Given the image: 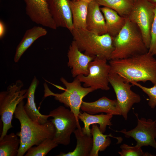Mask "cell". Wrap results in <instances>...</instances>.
<instances>
[{"instance_id":"6da1fadb","label":"cell","mask_w":156,"mask_h":156,"mask_svg":"<svg viewBox=\"0 0 156 156\" xmlns=\"http://www.w3.org/2000/svg\"><path fill=\"white\" fill-rule=\"evenodd\" d=\"M148 52L127 58L111 60L110 72L116 73L126 82L150 81L156 84V59Z\"/></svg>"},{"instance_id":"7a4b0ae2","label":"cell","mask_w":156,"mask_h":156,"mask_svg":"<svg viewBox=\"0 0 156 156\" xmlns=\"http://www.w3.org/2000/svg\"><path fill=\"white\" fill-rule=\"evenodd\" d=\"M24 104L23 100L18 104L14 114L21 125L20 131L17 134L20 140L17 156H23L30 147L47 138L53 139L55 132L54 125L51 119L43 124L36 122L26 113Z\"/></svg>"},{"instance_id":"3957f363","label":"cell","mask_w":156,"mask_h":156,"mask_svg":"<svg viewBox=\"0 0 156 156\" xmlns=\"http://www.w3.org/2000/svg\"><path fill=\"white\" fill-rule=\"evenodd\" d=\"M113 40L114 49L111 60L127 58L148 51L140 30L127 17L125 25Z\"/></svg>"},{"instance_id":"277c9868","label":"cell","mask_w":156,"mask_h":156,"mask_svg":"<svg viewBox=\"0 0 156 156\" xmlns=\"http://www.w3.org/2000/svg\"><path fill=\"white\" fill-rule=\"evenodd\" d=\"M70 32L81 51L94 58L111 60L114 47L113 38L109 34L99 35L86 29L74 28Z\"/></svg>"},{"instance_id":"5b68a950","label":"cell","mask_w":156,"mask_h":156,"mask_svg":"<svg viewBox=\"0 0 156 156\" xmlns=\"http://www.w3.org/2000/svg\"><path fill=\"white\" fill-rule=\"evenodd\" d=\"M65 86L64 91L60 94L55 93L51 91L47 84H44V97L49 96H54L55 100L69 107L74 114L78 125L80 126L78 116L80 113V109L83 98L89 93L95 90L90 87H83L80 81L77 78L72 82L68 81L62 77L60 79Z\"/></svg>"},{"instance_id":"8992f818","label":"cell","mask_w":156,"mask_h":156,"mask_svg":"<svg viewBox=\"0 0 156 156\" xmlns=\"http://www.w3.org/2000/svg\"><path fill=\"white\" fill-rule=\"evenodd\" d=\"M23 86L21 80L9 85L6 91L0 93V115L3 123V129L0 140L13 127L12 121L18 104L26 98L27 89H22Z\"/></svg>"},{"instance_id":"52a82bcc","label":"cell","mask_w":156,"mask_h":156,"mask_svg":"<svg viewBox=\"0 0 156 156\" xmlns=\"http://www.w3.org/2000/svg\"><path fill=\"white\" fill-rule=\"evenodd\" d=\"M55 127L53 141L58 144L67 146L70 142V136L76 128L81 129L74 114L62 106L51 111L49 114Z\"/></svg>"},{"instance_id":"ba28073f","label":"cell","mask_w":156,"mask_h":156,"mask_svg":"<svg viewBox=\"0 0 156 156\" xmlns=\"http://www.w3.org/2000/svg\"><path fill=\"white\" fill-rule=\"evenodd\" d=\"M155 8L147 0H137L127 16L140 30L148 49L151 41V31L155 16Z\"/></svg>"},{"instance_id":"9c48e42d","label":"cell","mask_w":156,"mask_h":156,"mask_svg":"<svg viewBox=\"0 0 156 156\" xmlns=\"http://www.w3.org/2000/svg\"><path fill=\"white\" fill-rule=\"evenodd\" d=\"M107 61L105 58L95 57L89 64V74L87 75H80L76 78L83 83L85 87H90L95 90H109L108 78L111 68Z\"/></svg>"},{"instance_id":"30bf717a","label":"cell","mask_w":156,"mask_h":156,"mask_svg":"<svg viewBox=\"0 0 156 156\" xmlns=\"http://www.w3.org/2000/svg\"><path fill=\"white\" fill-rule=\"evenodd\" d=\"M108 79L115 93L121 115L126 120L133 105L140 102V96L131 90V83L125 81L118 74L110 72Z\"/></svg>"},{"instance_id":"8fae6325","label":"cell","mask_w":156,"mask_h":156,"mask_svg":"<svg viewBox=\"0 0 156 156\" xmlns=\"http://www.w3.org/2000/svg\"><path fill=\"white\" fill-rule=\"evenodd\" d=\"M135 114L137 119V124L135 128L129 131L123 129L116 131L123 133L127 138H133L136 144L142 147L150 146L156 150V120L142 117L140 119L138 114Z\"/></svg>"},{"instance_id":"7c38bea8","label":"cell","mask_w":156,"mask_h":156,"mask_svg":"<svg viewBox=\"0 0 156 156\" xmlns=\"http://www.w3.org/2000/svg\"><path fill=\"white\" fill-rule=\"evenodd\" d=\"M26 14L37 24L53 29L57 28L50 12L47 0H24Z\"/></svg>"},{"instance_id":"4fadbf2b","label":"cell","mask_w":156,"mask_h":156,"mask_svg":"<svg viewBox=\"0 0 156 156\" xmlns=\"http://www.w3.org/2000/svg\"><path fill=\"white\" fill-rule=\"evenodd\" d=\"M50 12L57 27L73 28L70 0H47Z\"/></svg>"},{"instance_id":"5bb4252c","label":"cell","mask_w":156,"mask_h":156,"mask_svg":"<svg viewBox=\"0 0 156 156\" xmlns=\"http://www.w3.org/2000/svg\"><path fill=\"white\" fill-rule=\"evenodd\" d=\"M67 56V65L71 69L73 77L82 75H87L89 74V64L94 58L82 53L74 40L69 47Z\"/></svg>"},{"instance_id":"9a60e30c","label":"cell","mask_w":156,"mask_h":156,"mask_svg":"<svg viewBox=\"0 0 156 156\" xmlns=\"http://www.w3.org/2000/svg\"><path fill=\"white\" fill-rule=\"evenodd\" d=\"M81 109L90 114L105 113L113 115H121L116 99H110L105 96L93 102L83 101Z\"/></svg>"},{"instance_id":"2e32d148","label":"cell","mask_w":156,"mask_h":156,"mask_svg":"<svg viewBox=\"0 0 156 156\" xmlns=\"http://www.w3.org/2000/svg\"><path fill=\"white\" fill-rule=\"evenodd\" d=\"M100 5L96 0L89 3L86 20V28L99 35L107 33L105 20Z\"/></svg>"},{"instance_id":"e0dca14e","label":"cell","mask_w":156,"mask_h":156,"mask_svg":"<svg viewBox=\"0 0 156 156\" xmlns=\"http://www.w3.org/2000/svg\"><path fill=\"white\" fill-rule=\"evenodd\" d=\"M38 83V80L34 76L27 89V101L24 107L26 113L30 118L36 122L43 124L48 121V118L50 116L49 114H41L36 108L35 102V93Z\"/></svg>"},{"instance_id":"ac0fdd59","label":"cell","mask_w":156,"mask_h":156,"mask_svg":"<svg viewBox=\"0 0 156 156\" xmlns=\"http://www.w3.org/2000/svg\"><path fill=\"white\" fill-rule=\"evenodd\" d=\"M113 115L103 113L99 115L90 114L85 112H80L79 114V119L83 122L84 127L82 128L83 132L88 135L91 134L90 126L94 124L99 125V128L101 131L104 133L107 126L112 125L111 122Z\"/></svg>"},{"instance_id":"d6986e66","label":"cell","mask_w":156,"mask_h":156,"mask_svg":"<svg viewBox=\"0 0 156 156\" xmlns=\"http://www.w3.org/2000/svg\"><path fill=\"white\" fill-rule=\"evenodd\" d=\"M77 140L75 149L67 153L61 152L57 156H90L93 146L92 134L88 135L83 132L82 128H77L74 132Z\"/></svg>"},{"instance_id":"ffe728a7","label":"cell","mask_w":156,"mask_h":156,"mask_svg":"<svg viewBox=\"0 0 156 156\" xmlns=\"http://www.w3.org/2000/svg\"><path fill=\"white\" fill-rule=\"evenodd\" d=\"M47 34L45 29L40 26H35L27 30L16 48L14 57V62L16 63L19 61L23 53L35 40Z\"/></svg>"},{"instance_id":"44dd1931","label":"cell","mask_w":156,"mask_h":156,"mask_svg":"<svg viewBox=\"0 0 156 156\" xmlns=\"http://www.w3.org/2000/svg\"><path fill=\"white\" fill-rule=\"evenodd\" d=\"M100 10L104 17L107 33L112 38L115 37L125 25L127 17L121 16L107 7L101 8Z\"/></svg>"},{"instance_id":"7402d4cb","label":"cell","mask_w":156,"mask_h":156,"mask_svg":"<svg viewBox=\"0 0 156 156\" xmlns=\"http://www.w3.org/2000/svg\"><path fill=\"white\" fill-rule=\"evenodd\" d=\"M91 133L93 138V146L90 156H98L99 151L105 150L111 143V140L109 137L116 138L118 142L122 138L112 136L111 134L108 135L103 134L100 131L97 124L92 125Z\"/></svg>"},{"instance_id":"603a6c76","label":"cell","mask_w":156,"mask_h":156,"mask_svg":"<svg viewBox=\"0 0 156 156\" xmlns=\"http://www.w3.org/2000/svg\"><path fill=\"white\" fill-rule=\"evenodd\" d=\"M88 4L81 1H70L73 28L86 29V20Z\"/></svg>"},{"instance_id":"cb8c5ba5","label":"cell","mask_w":156,"mask_h":156,"mask_svg":"<svg viewBox=\"0 0 156 156\" xmlns=\"http://www.w3.org/2000/svg\"><path fill=\"white\" fill-rule=\"evenodd\" d=\"M20 140L17 134L11 133L0 140V156H17Z\"/></svg>"},{"instance_id":"d4e9b609","label":"cell","mask_w":156,"mask_h":156,"mask_svg":"<svg viewBox=\"0 0 156 156\" xmlns=\"http://www.w3.org/2000/svg\"><path fill=\"white\" fill-rule=\"evenodd\" d=\"M99 5L111 8L121 16L127 17L135 3L134 0H96Z\"/></svg>"},{"instance_id":"484cf974","label":"cell","mask_w":156,"mask_h":156,"mask_svg":"<svg viewBox=\"0 0 156 156\" xmlns=\"http://www.w3.org/2000/svg\"><path fill=\"white\" fill-rule=\"evenodd\" d=\"M53 139L47 138L38 145L29 148L25 156H45L53 148L58 146Z\"/></svg>"},{"instance_id":"4316f807","label":"cell","mask_w":156,"mask_h":156,"mask_svg":"<svg viewBox=\"0 0 156 156\" xmlns=\"http://www.w3.org/2000/svg\"><path fill=\"white\" fill-rule=\"evenodd\" d=\"M142 147L136 144L132 146L123 144L121 145V151L118 153L120 156H154L148 152H144Z\"/></svg>"},{"instance_id":"83f0119b","label":"cell","mask_w":156,"mask_h":156,"mask_svg":"<svg viewBox=\"0 0 156 156\" xmlns=\"http://www.w3.org/2000/svg\"><path fill=\"white\" fill-rule=\"evenodd\" d=\"M131 84L140 88L149 97L148 104L151 108L154 109L156 106V84L150 88L143 86L138 82H133Z\"/></svg>"},{"instance_id":"f1b7e54d","label":"cell","mask_w":156,"mask_h":156,"mask_svg":"<svg viewBox=\"0 0 156 156\" xmlns=\"http://www.w3.org/2000/svg\"><path fill=\"white\" fill-rule=\"evenodd\" d=\"M151 41L148 51L153 55L156 51V6L155 9V16L151 31Z\"/></svg>"},{"instance_id":"f546056e","label":"cell","mask_w":156,"mask_h":156,"mask_svg":"<svg viewBox=\"0 0 156 156\" xmlns=\"http://www.w3.org/2000/svg\"><path fill=\"white\" fill-rule=\"evenodd\" d=\"M5 27L2 21L0 22V38H2L5 34Z\"/></svg>"},{"instance_id":"4dcf8cb0","label":"cell","mask_w":156,"mask_h":156,"mask_svg":"<svg viewBox=\"0 0 156 156\" xmlns=\"http://www.w3.org/2000/svg\"><path fill=\"white\" fill-rule=\"evenodd\" d=\"M148 1L156 6V0H147Z\"/></svg>"},{"instance_id":"1f68e13d","label":"cell","mask_w":156,"mask_h":156,"mask_svg":"<svg viewBox=\"0 0 156 156\" xmlns=\"http://www.w3.org/2000/svg\"><path fill=\"white\" fill-rule=\"evenodd\" d=\"M78 1H83L85 2H86L87 3H90V2H91L92 1H93L94 0H77Z\"/></svg>"},{"instance_id":"d6a6232c","label":"cell","mask_w":156,"mask_h":156,"mask_svg":"<svg viewBox=\"0 0 156 156\" xmlns=\"http://www.w3.org/2000/svg\"><path fill=\"white\" fill-rule=\"evenodd\" d=\"M72 1H77V0H72Z\"/></svg>"},{"instance_id":"836d02e7","label":"cell","mask_w":156,"mask_h":156,"mask_svg":"<svg viewBox=\"0 0 156 156\" xmlns=\"http://www.w3.org/2000/svg\"><path fill=\"white\" fill-rule=\"evenodd\" d=\"M155 55H156V51L155 53Z\"/></svg>"},{"instance_id":"e575fe53","label":"cell","mask_w":156,"mask_h":156,"mask_svg":"<svg viewBox=\"0 0 156 156\" xmlns=\"http://www.w3.org/2000/svg\"><path fill=\"white\" fill-rule=\"evenodd\" d=\"M135 0V1L137 0Z\"/></svg>"}]
</instances>
